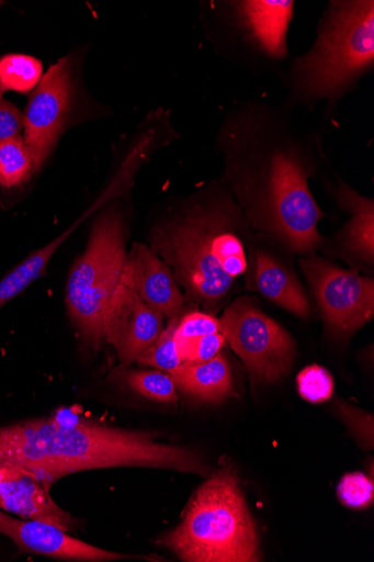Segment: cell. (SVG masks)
Segmentation results:
<instances>
[{
	"instance_id": "4316f807",
	"label": "cell",
	"mask_w": 374,
	"mask_h": 562,
	"mask_svg": "<svg viewBox=\"0 0 374 562\" xmlns=\"http://www.w3.org/2000/svg\"><path fill=\"white\" fill-rule=\"evenodd\" d=\"M222 331L220 321L203 313H191L180 318L177 327L178 344Z\"/></svg>"
},
{
	"instance_id": "9a60e30c",
	"label": "cell",
	"mask_w": 374,
	"mask_h": 562,
	"mask_svg": "<svg viewBox=\"0 0 374 562\" xmlns=\"http://www.w3.org/2000/svg\"><path fill=\"white\" fill-rule=\"evenodd\" d=\"M35 474L12 465H0V509L25 520L39 521L75 531L79 524L49 494Z\"/></svg>"
},
{
	"instance_id": "7c38bea8",
	"label": "cell",
	"mask_w": 374,
	"mask_h": 562,
	"mask_svg": "<svg viewBox=\"0 0 374 562\" xmlns=\"http://www.w3.org/2000/svg\"><path fill=\"white\" fill-rule=\"evenodd\" d=\"M0 533L13 540L21 551L67 561L110 562L127 559L157 561L154 557L115 552L79 540L48 524L16 519L0 509Z\"/></svg>"
},
{
	"instance_id": "5b68a950",
	"label": "cell",
	"mask_w": 374,
	"mask_h": 562,
	"mask_svg": "<svg viewBox=\"0 0 374 562\" xmlns=\"http://www.w3.org/2000/svg\"><path fill=\"white\" fill-rule=\"evenodd\" d=\"M156 543L184 562L261 561L257 526L230 463L196 490L179 526Z\"/></svg>"
},
{
	"instance_id": "2e32d148",
	"label": "cell",
	"mask_w": 374,
	"mask_h": 562,
	"mask_svg": "<svg viewBox=\"0 0 374 562\" xmlns=\"http://www.w3.org/2000/svg\"><path fill=\"white\" fill-rule=\"evenodd\" d=\"M123 284L150 308L172 321L181 318L185 299L171 269L148 245L135 243L127 254Z\"/></svg>"
},
{
	"instance_id": "6da1fadb",
	"label": "cell",
	"mask_w": 374,
	"mask_h": 562,
	"mask_svg": "<svg viewBox=\"0 0 374 562\" xmlns=\"http://www.w3.org/2000/svg\"><path fill=\"white\" fill-rule=\"evenodd\" d=\"M324 128L303 126L282 104L258 98L230 106L216 134L219 178L251 229L292 255L316 251L326 214L309 181L328 162Z\"/></svg>"
},
{
	"instance_id": "8fae6325",
	"label": "cell",
	"mask_w": 374,
	"mask_h": 562,
	"mask_svg": "<svg viewBox=\"0 0 374 562\" xmlns=\"http://www.w3.org/2000/svg\"><path fill=\"white\" fill-rule=\"evenodd\" d=\"M327 189L340 211L349 216L345 224L331 237H325L317 250L331 258L342 259L353 269L374 267V201L362 195L337 173L325 179Z\"/></svg>"
},
{
	"instance_id": "9c48e42d",
	"label": "cell",
	"mask_w": 374,
	"mask_h": 562,
	"mask_svg": "<svg viewBox=\"0 0 374 562\" xmlns=\"http://www.w3.org/2000/svg\"><path fill=\"white\" fill-rule=\"evenodd\" d=\"M80 61L72 54L60 59L50 66L30 94L23 112V137L38 170L72 124L79 95Z\"/></svg>"
},
{
	"instance_id": "ffe728a7",
	"label": "cell",
	"mask_w": 374,
	"mask_h": 562,
	"mask_svg": "<svg viewBox=\"0 0 374 562\" xmlns=\"http://www.w3.org/2000/svg\"><path fill=\"white\" fill-rule=\"evenodd\" d=\"M43 71V64L32 56L14 54L0 58V95L9 91L32 93Z\"/></svg>"
},
{
	"instance_id": "44dd1931",
	"label": "cell",
	"mask_w": 374,
	"mask_h": 562,
	"mask_svg": "<svg viewBox=\"0 0 374 562\" xmlns=\"http://www.w3.org/2000/svg\"><path fill=\"white\" fill-rule=\"evenodd\" d=\"M124 384L139 396L165 404L179 402L178 387L171 374L158 370H126L121 373Z\"/></svg>"
},
{
	"instance_id": "83f0119b",
	"label": "cell",
	"mask_w": 374,
	"mask_h": 562,
	"mask_svg": "<svg viewBox=\"0 0 374 562\" xmlns=\"http://www.w3.org/2000/svg\"><path fill=\"white\" fill-rule=\"evenodd\" d=\"M23 112L4 95H0V140L23 136Z\"/></svg>"
},
{
	"instance_id": "3957f363",
	"label": "cell",
	"mask_w": 374,
	"mask_h": 562,
	"mask_svg": "<svg viewBox=\"0 0 374 562\" xmlns=\"http://www.w3.org/2000/svg\"><path fill=\"white\" fill-rule=\"evenodd\" d=\"M258 238L217 179L169 207L151 225L149 247L194 300L213 306L247 273Z\"/></svg>"
},
{
	"instance_id": "d6986e66",
	"label": "cell",
	"mask_w": 374,
	"mask_h": 562,
	"mask_svg": "<svg viewBox=\"0 0 374 562\" xmlns=\"http://www.w3.org/2000/svg\"><path fill=\"white\" fill-rule=\"evenodd\" d=\"M38 171L23 136L0 140V187L16 189Z\"/></svg>"
},
{
	"instance_id": "8992f818",
	"label": "cell",
	"mask_w": 374,
	"mask_h": 562,
	"mask_svg": "<svg viewBox=\"0 0 374 562\" xmlns=\"http://www.w3.org/2000/svg\"><path fill=\"white\" fill-rule=\"evenodd\" d=\"M295 9L293 0H206L200 21L222 59L252 75H279L290 59Z\"/></svg>"
},
{
	"instance_id": "ba28073f",
	"label": "cell",
	"mask_w": 374,
	"mask_h": 562,
	"mask_svg": "<svg viewBox=\"0 0 374 562\" xmlns=\"http://www.w3.org/2000/svg\"><path fill=\"white\" fill-rule=\"evenodd\" d=\"M219 321L252 384H274L290 373L296 355L294 339L249 297L233 302Z\"/></svg>"
},
{
	"instance_id": "7402d4cb",
	"label": "cell",
	"mask_w": 374,
	"mask_h": 562,
	"mask_svg": "<svg viewBox=\"0 0 374 562\" xmlns=\"http://www.w3.org/2000/svg\"><path fill=\"white\" fill-rule=\"evenodd\" d=\"M180 318L170 321L156 340L138 357L136 363L169 374L174 373L182 364L177 340V327Z\"/></svg>"
},
{
	"instance_id": "52a82bcc",
	"label": "cell",
	"mask_w": 374,
	"mask_h": 562,
	"mask_svg": "<svg viewBox=\"0 0 374 562\" xmlns=\"http://www.w3.org/2000/svg\"><path fill=\"white\" fill-rule=\"evenodd\" d=\"M126 244V214L114 203L93 224L86 251L69 276L68 312L83 339L94 348L104 341L106 316L123 285Z\"/></svg>"
},
{
	"instance_id": "4fadbf2b",
	"label": "cell",
	"mask_w": 374,
	"mask_h": 562,
	"mask_svg": "<svg viewBox=\"0 0 374 562\" xmlns=\"http://www.w3.org/2000/svg\"><path fill=\"white\" fill-rule=\"evenodd\" d=\"M165 319L123 284L106 316L104 341L116 349L122 366L127 367L163 331Z\"/></svg>"
},
{
	"instance_id": "30bf717a",
	"label": "cell",
	"mask_w": 374,
	"mask_h": 562,
	"mask_svg": "<svg viewBox=\"0 0 374 562\" xmlns=\"http://www.w3.org/2000/svg\"><path fill=\"white\" fill-rule=\"evenodd\" d=\"M299 267L309 282L320 313L332 336L349 337L374 316V281L356 269H343L316 251Z\"/></svg>"
},
{
	"instance_id": "603a6c76",
	"label": "cell",
	"mask_w": 374,
	"mask_h": 562,
	"mask_svg": "<svg viewBox=\"0 0 374 562\" xmlns=\"http://www.w3.org/2000/svg\"><path fill=\"white\" fill-rule=\"evenodd\" d=\"M301 396L310 403H322L333 396L335 381L329 371L318 366L303 370L297 378Z\"/></svg>"
},
{
	"instance_id": "cb8c5ba5",
	"label": "cell",
	"mask_w": 374,
	"mask_h": 562,
	"mask_svg": "<svg viewBox=\"0 0 374 562\" xmlns=\"http://www.w3.org/2000/svg\"><path fill=\"white\" fill-rule=\"evenodd\" d=\"M338 496L350 508L362 509L372 506L374 497L373 477L362 473L345 475L339 484Z\"/></svg>"
},
{
	"instance_id": "484cf974",
	"label": "cell",
	"mask_w": 374,
	"mask_h": 562,
	"mask_svg": "<svg viewBox=\"0 0 374 562\" xmlns=\"http://www.w3.org/2000/svg\"><path fill=\"white\" fill-rule=\"evenodd\" d=\"M226 344V337L220 331L181 342L178 346L183 363H203L215 359Z\"/></svg>"
},
{
	"instance_id": "ac0fdd59",
	"label": "cell",
	"mask_w": 374,
	"mask_h": 562,
	"mask_svg": "<svg viewBox=\"0 0 374 562\" xmlns=\"http://www.w3.org/2000/svg\"><path fill=\"white\" fill-rule=\"evenodd\" d=\"M66 234L61 235L32 252L29 258L0 280V310L45 274L53 255L56 254L60 245L66 240Z\"/></svg>"
},
{
	"instance_id": "d4e9b609",
	"label": "cell",
	"mask_w": 374,
	"mask_h": 562,
	"mask_svg": "<svg viewBox=\"0 0 374 562\" xmlns=\"http://www.w3.org/2000/svg\"><path fill=\"white\" fill-rule=\"evenodd\" d=\"M336 411L356 441L365 449H373V416L341 400L336 402Z\"/></svg>"
},
{
	"instance_id": "5bb4252c",
	"label": "cell",
	"mask_w": 374,
	"mask_h": 562,
	"mask_svg": "<svg viewBox=\"0 0 374 562\" xmlns=\"http://www.w3.org/2000/svg\"><path fill=\"white\" fill-rule=\"evenodd\" d=\"M285 251L280 245L259 236L246 273L247 288L291 314L307 318L310 304L299 280L283 258Z\"/></svg>"
},
{
	"instance_id": "7a4b0ae2",
	"label": "cell",
	"mask_w": 374,
	"mask_h": 562,
	"mask_svg": "<svg viewBox=\"0 0 374 562\" xmlns=\"http://www.w3.org/2000/svg\"><path fill=\"white\" fill-rule=\"evenodd\" d=\"M0 465L32 472L49 488L70 474L120 468L208 475L202 456L189 447L84 418L68 407L47 418L0 427Z\"/></svg>"
},
{
	"instance_id": "e0dca14e",
	"label": "cell",
	"mask_w": 374,
	"mask_h": 562,
	"mask_svg": "<svg viewBox=\"0 0 374 562\" xmlns=\"http://www.w3.org/2000/svg\"><path fill=\"white\" fill-rule=\"evenodd\" d=\"M171 375L178 390L200 402L218 404L235 393L231 367L223 352L207 362L183 363Z\"/></svg>"
},
{
	"instance_id": "277c9868",
	"label": "cell",
	"mask_w": 374,
	"mask_h": 562,
	"mask_svg": "<svg viewBox=\"0 0 374 562\" xmlns=\"http://www.w3.org/2000/svg\"><path fill=\"white\" fill-rule=\"evenodd\" d=\"M373 71V0H330L310 47L277 75L286 92L281 104L333 126L343 99Z\"/></svg>"
}]
</instances>
